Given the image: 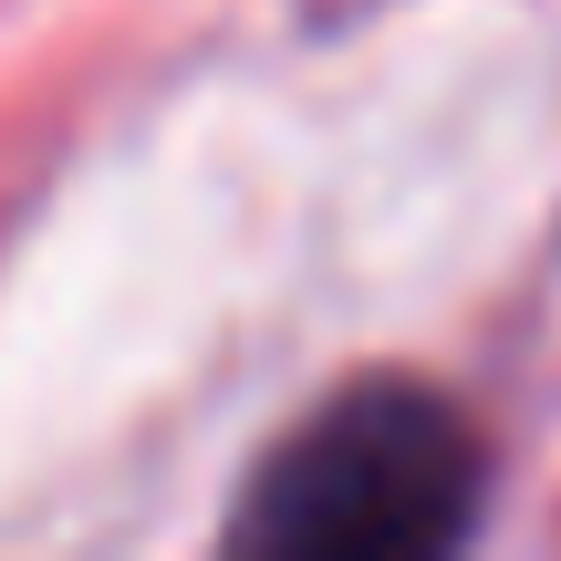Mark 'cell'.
Segmentation results:
<instances>
[{"label": "cell", "mask_w": 561, "mask_h": 561, "mask_svg": "<svg viewBox=\"0 0 561 561\" xmlns=\"http://www.w3.org/2000/svg\"><path fill=\"white\" fill-rule=\"evenodd\" d=\"M479 500H489L479 426L437 385L375 375V385H343L322 416H301L261 458L240 500V541L291 561H405V551L468 541Z\"/></svg>", "instance_id": "1"}]
</instances>
